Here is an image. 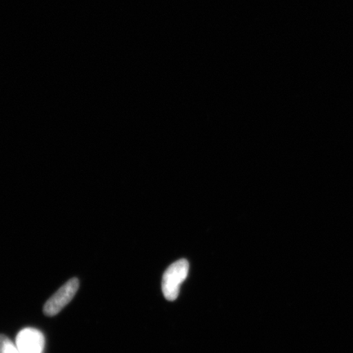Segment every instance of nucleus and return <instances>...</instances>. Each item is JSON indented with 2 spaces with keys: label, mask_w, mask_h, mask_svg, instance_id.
Instances as JSON below:
<instances>
[{
  "label": "nucleus",
  "mask_w": 353,
  "mask_h": 353,
  "mask_svg": "<svg viewBox=\"0 0 353 353\" xmlns=\"http://www.w3.org/2000/svg\"><path fill=\"white\" fill-rule=\"evenodd\" d=\"M0 353H20L14 343L6 335L0 334Z\"/></svg>",
  "instance_id": "20e7f679"
},
{
  "label": "nucleus",
  "mask_w": 353,
  "mask_h": 353,
  "mask_svg": "<svg viewBox=\"0 0 353 353\" xmlns=\"http://www.w3.org/2000/svg\"><path fill=\"white\" fill-rule=\"evenodd\" d=\"M79 287V281L77 278L69 280L52 296L48 300L43 306L44 315L54 316L63 310V309L72 301L77 294Z\"/></svg>",
  "instance_id": "f03ea898"
},
{
  "label": "nucleus",
  "mask_w": 353,
  "mask_h": 353,
  "mask_svg": "<svg viewBox=\"0 0 353 353\" xmlns=\"http://www.w3.org/2000/svg\"><path fill=\"white\" fill-rule=\"evenodd\" d=\"M189 263L186 259H180L168 268L163 276L162 291L169 301H174L178 298L181 285L187 279Z\"/></svg>",
  "instance_id": "f257e3e1"
},
{
  "label": "nucleus",
  "mask_w": 353,
  "mask_h": 353,
  "mask_svg": "<svg viewBox=\"0 0 353 353\" xmlns=\"http://www.w3.org/2000/svg\"><path fill=\"white\" fill-rule=\"evenodd\" d=\"M44 344L43 334L32 328L22 330L16 339V346L20 353H43Z\"/></svg>",
  "instance_id": "7ed1b4c3"
}]
</instances>
